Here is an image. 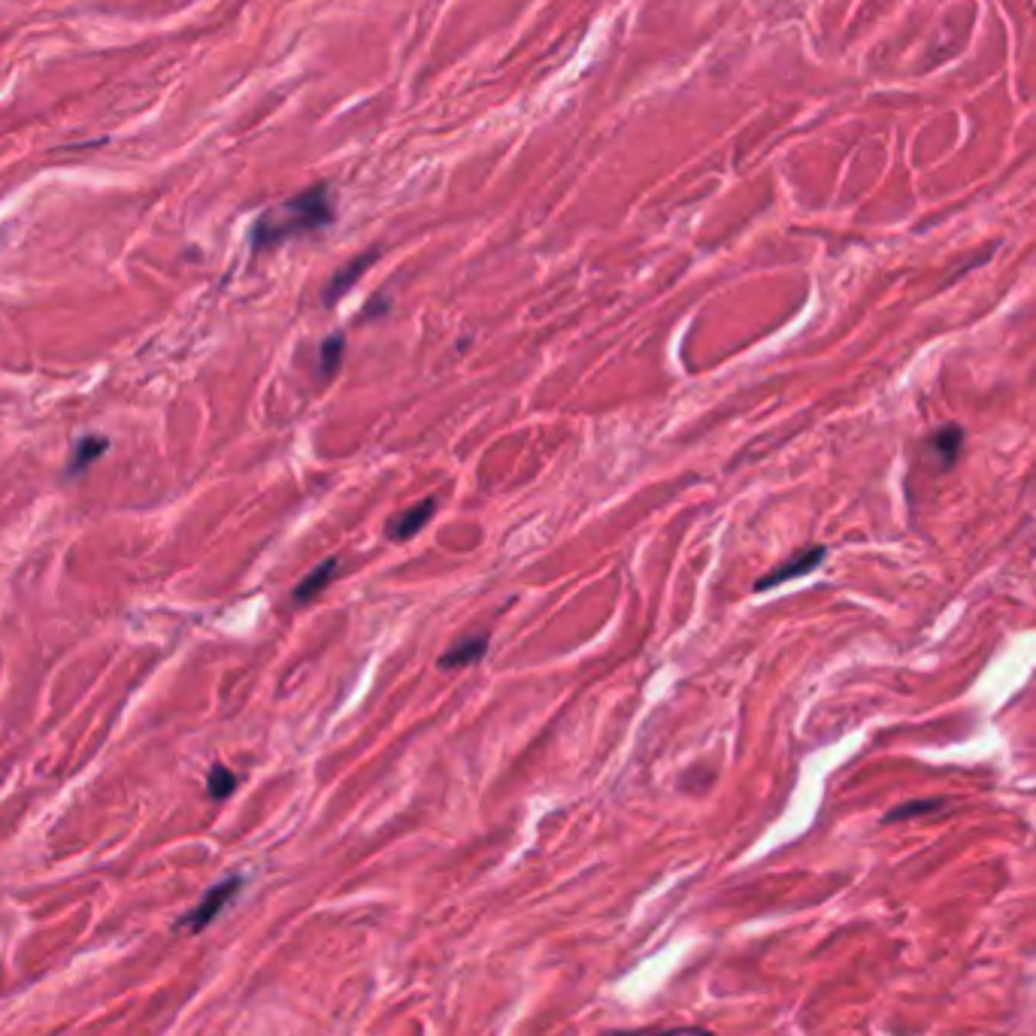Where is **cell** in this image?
Listing matches in <instances>:
<instances>
[{"label": "cell", "instance_id": "obj_3", "mask_svg": "<svg viewBox=\"0 0 1036 1036\" xmlns=\"http://www.w3.org/2000/svg\"><path fill=\"white\" fill-rule=\"evenodd\" d=\"M824 554H828V549H821V546H812V549H803V552H797L795 558H788L785 564L776 566L773 573H767L764 579H758V582H755V591H767V589H773V585H783V582H788V579L807 576L809 570H816V566L824 561Z\"/></svg>", "mask_w": 1036, "mask_h": 1036}, {"label": "cell", "instance_id": "obj_6", "mask_svg": "<svg viewBox=\"0 0 1036 1036\" xmlns=\"http://www.w3.org/2000/svg\"><path fill=\"white\" fill-rule=\"evenodd\" d=\"M488 649V639L485 637H467L461 639L458 646H452L446 655H440V667L443 670H461V667H471L485 655Z\"/></svg>", "mask_w": 1036, "mask_h": 1036}, {"label": "cell", "instance_id": "obj_1", "mask_svg": "<svg viewBox=\"0 0 1036 1036\" xmlns=\"http://www.w3.org/2000/svg\"><path fill=\"white\" fill-rule=\"evenodd\" d=\"M334 222V194L327 185H313L285 204L258 216L252 228V246L258 252L282 246L294 237H306Z\"/></svg>", "mask_w": 1036, "mask_h": 1036}, {"label": "cell", "instance_id": "obj_4", "mask_svg": "<svg viewBox=\"0 0 1036 1036\" xmlns=\"http://www.w3.org/2000/svg\"><path fill=\"white\" fill-rule=\"evenodd\" d=\"M376 258H379V252H376V249H370V252H364V255H358V258H352L349 265L339 267L337 273L331 277V282H327V289H325V294H322V301H325L327 306H334V303H337L339 298H343V294H346V291H349L352 285H355V282L364 277V270L374 265Z\"/></svg>", "mask_w": 1036, "mask_h": 1036}, {"label": "cell", "instance_id": "obj_7", "mask_svg": "<svg viewBox=\"0 0 1036 1036\" xmlns=\"http://www.w3.org/2000/svg\"><path fill=\"white\" fill-rule=\"evenodd\" d=\"M334 576H337V558H327V561H322V564L315 566L310 576L298 582V589H294V601L310 603L313 597H319L327 585H331V579Z\"/></svg>", "mask_w": 1036, "mask_h": 1036}, {"label": "cell", "instance_id": "obj_11", "mask_svg": "<svg viewBox=\"0 0 1036 1036\" xmlns=\"http://www.w3.org/2000/svg\"><path fill=\"white\" fill-rule=\"evenodd\" d=\"M237 788V776L228 770V767H213L209 770V779H206V791L213 800H225Z\"/></svg>", "mask_w": 1036, "mask_h": 1036}, {"label": "cell", "instance_id": "obj_2", "mask_svg": "<svg viewBox=\"0 0 1036 1036\" xmlns=\"http://www.w3.org/2000/svg\"><path fill=\"white\" fill-rule=\"evenodd\" d=\"M240 885H242L240 876H230V879L218 882L216 888H209V892L204 894V900L194 906L188 916L182 918V928H188L197 934V930H204L206 925H213V918H216L218 913H222V909L234 900V894L240 892Z\"/></svg>", "mask_w": 1036, "mask_h": 1036}, {"label": "cell", "instance_id": "obj_10", "mask_svg": "<svg viewBox=\"0 0 1036 1036\" xmlns=\"http://www.w3.org/2000/svg\"><path fill=\"white\" fill-rule=\"evenodd\" d=\"M343 346H346V337H343V334H331V337L322 343V352H319V374L325 376V379H331V376L339 370Z\"/></svg>", "mask_w": 1036, "mask_h": 1036}, {"label": "cell", "instance_id": "obj_12", "mask_svg": "<svg viewBox=\"0 0 1036 1036\" xmlns=\"http://www.w3.org/2000/svg\"><path fill=\"white\" fill-rule=\"evenodd\" d=\"M688 1030H634V1034H613V1036H682Z\"/></svg>", "mask_w": 1036, "mask_h": 1036}, {"label": "cell", "instance_id": "obj_9", "mask_svg": "<svg viewBox=\"0 0 1036 1036\" xmlns=\"http://www.w3.org/2000/svg\"><path fill=\"white\" fill-rule=\"evenodd\" d=\"M928 449L930 455H937L940 467H952L954 458H958V449H961V431L958 428H942L940 434H934Z\"/></svg>", "mask_w": 1036, "mask_h": 1036}, {"label": "cell", "instance_id": "obj_8", "mask_svg": "<svg viewBox=\"0 0 1036 1036\" xmlns=\"http://www.w3.org/2000/svg\"><path fill=\"white\" fill-rule=\"evenodd\" d=\"M104 452H107V436H85V440H79V443L73 446V458L71 464H67V473H71V476H79V473L88 471Z\"/></svg>", "mask_w": 1036, "mask_h": 1036}, {"label": "cell", "instance_id": "obj_5", "mask_svg": "<svg viewBox=\"0 0 1036 1036\" xmlns=\"http://www.w3.org/2000/svg\"><path fill=\"white\" fill-rule=\"evenodd\" d=\"M434 509H436L434 497H428V500H422V504L403 509L400 516L391 518V525H388V530H386L388 540L403 542V540H410V537H416V533L428 525V518L434 516Z\"/></svg>", "mask_w": 1036, "mask_h": 1036}]
</instances>
